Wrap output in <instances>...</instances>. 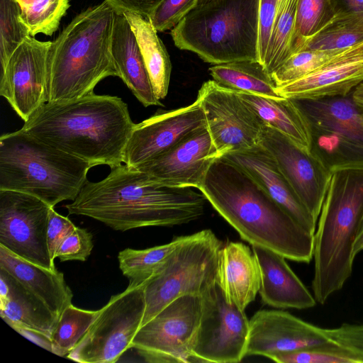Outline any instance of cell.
Returning a JSON list of instances; mask_svg holds the SVG:
<instances>
[{
  "label": "cell",
  "instance_id": "31",
  "mask_svg": "<svg viewBox=\"0 0 363 363\" xmlns=\"http://www.w3.org/2000/svg\"><path fill=\"white\" fill-rule=\"evenodd\" d=\"M362 42L363 10L341 12L308 39L301 50H343Z\"/></svg>",
  "mask_w": 363,
  "mask_h": 363
},
{
  "label": "cell",
  "instance_id": "3",
  "mask_svg": "<svg viewBox=\"0 0 363 363\" xmlns=\"http://www.w3.org/2000/svg\"><path fill=\"white\" fill-rule=\"evenodd\" d=\"M135 125L121 98L93 93L43 104L21 130L92 167L113 168L123 163Z\"/></svg>",
  "mask_w": 363,
  "mask_h": 363
},
{
  "label": "cell",
  "instance_id": "7",
  "mask_svg": "<svg viewBox=\"0 0 363 363\" xmlns=\"http://www.w3.org/2000/svg\"><path fill=\"white\" fill-rule=\"evenodd\" d=\"M259 0H211L172 29L175 46L218 65L258 60Z\"/></svg>",
  "mask_w": 363,
  "mask_h": 363
},
{
  "label": "cell",
  "instance_id": "41",
  "mask_svg": "<svg viewBox=\"0 0 363 363\" xmlns=\"http://www.w3.org/2000/svg\"><path fill=\"white\" fill-rule=\"evenodd\" d=\"M281 0H259L258 61L263 65Z\"/></svg>",
  "mask_w": 363,
  "mask_h": 363
},
{
  "label": "cell",
  "instance_id": "35",
  "mask_svg": "<svg viewBox=\"0 0 363 363\" xmlns=\"http://www.w3.org/2000/svg\"><path fill=\"white\" fill-rule=\"evenodd\" d=\"M21 7L19 18L35 37L42 33L52 35L70 6V0H17Z\"/></svg>",
  "mask_w": 363,
  "mask_h": 363
},
{
  "label": "cell",
  "instance_id": "46",
  "mask_svg": "<svg viewBox=\"0 0 363 363\" xmlns=\"http://www.w3.org/2000/svg\"><path fill=\"white\" fill-rule=\"evenodd\" d=\"M337 13L363 10V0H333Z\"/></svg>",
  "mask_w": 363,
  "mask_h": 363
},
{
  "label": "cell",
  "instance_id": "10",
  "mask_svg": "<svg viewBox=\"0 0 363 363\" xmlns=\"http://www.w3.org/2000/svg\"><path fill=\"white\" fill-rule=\"evenodd\" d=\"M145 285L112 296L67 358L81 363H113L131 348L145 310Z\"/></svg>",
  "mask_w": 363,
  "mask_h": 363
},
{
  "label": "cell",
  "instance_id": "37",
  "mask_svg": "<svg viewBox=\"0 0 363 363\" xmlns=\"http://www.w3.org/2000/svg\"><path fill=\"white\" fill-rule=\"evenodd\" d=\"M341 51L301 50L272 72V79L277 87L291 83L313 72Z\"/></svg>",
  "mask_w": 363,
  "mask_h": 363
},
{
  "label": "cell",
  "instance_id": "15",
  "mask_svg": "<svg viewBox=\"0 0 363 363\" xmlns=\"http://www.w3.org/2000/svg\"><path fill=\"white\" fill-rule=\"evenodd\" d=\"M259 144L273 155L284 177L318 220L333 173L313 152L267 125L262 128Z\"/></svg>",
  "mask_w": 363,
  "mask_h": 363
},
{
  "label": "cell",
  "instance_id": "9",
  "mask_svg": "<svg viewBox=\"0 0 363 363\" xmlns=\"http://www.w3.org/2000/svg\"><path fill=\"white\" fill-rule=\"evenodd\" d=\"M222 246L211 230L189 235L145 284V310L141 326L174 299L185 295L201 296L216 284Z\"/></svg>",
  "mask_w": 363,
  "mask_h": 363
},
{
  "label": "cell",
  "instance_id": "28",
  "mask_svg": "<svg viewBox=\"0 0 363 363\" xmlns=\"http://www.w3.org/2000/svg\"><path fill=\"white\" fill-rule=\"evenodd\" d=\"M121 11L135 33L154 92L159 100L163 99L167 95L172 72L167 50L147 17Z\"/></svg>",
  "mask_w": 363,
  "mask_h": 363
},
{
  "label": "cell",
  "instance_id": "44",
  "mask_svg": "<svg viewBox=\"0 0 363 363\" xmlns=\"http://www.w3.org/2000/svg\"><path fill=\"white\" fill-rule=\"evenodd\" d=\"M120 11H129L148 17L162 0H108Z\"/></svg>",
  "mask_w": 363,
  "mask_h": 363
},
{
  "label": "cell",
  "instance_id": "1",
  "mask_svg": "<svg viewBox=\"0 0 363 363\" xmlns=\"http://www.w3.org/2000/svg\"><path fill=\"white\" fill-rule=\"evenodd\" d=\"M194 189L160 184L123 163L101 181L88 180L65 207L69 215L91 218L116 230L172 226L203 216L207 199Z\"/></svg>",
  "mask_w": 363,
  "mask_h": 363
},
{
  "label": "cell",
  "instance_id": "27",
  "mask_svg": "<svg viewBox=\"0 0 363 363\" xmlns=\"http://www.w3.org/2000/svg\"><path fill=\"white\" fill-rule=\"evenodd\" d=\"M238 93L265 125L311 150V137L307 123L291 99L240 91Z\"/></svg>",
  "mask_w": 363,
  "mask_h": 363
},
{
  "label": "cell",
  "instance_id": "42",
  "mask_svg": "<svg viewBox=\"0 0 363 363\" xmlns=\"http://www.w3.org/2000/svg\"><path fill=\"white\" fill-rule=\"evenodd\" d=\"M324 330L331 340L354 353L363 363V324L344 323Z\"/></svg>",
  "mask_w": 363,
  "mask_h": 363
},
{
  "label": "cell",
  "instance_id": "33",
  "mask_svg": "<svg viewBox=\"0 0 363 363\" xmlns=\"http://www.w3.org/2000/svg\"><path fill=\"white\" fill-rule=\"evenodd\" d=\"M99 310L89 311L67 306L60 315L51 335L52 353L67 355L74 349L93 323Z\"/></svg>",
  "mask_w": 363,
  "mask_h": 363
},
{
  "label": "cell",
  "instance_id": "14",
  "mask_svg": "<svg viewBox=\"0 0 363 363\" xmlns=\"http://www.w3.org/2000/svg\"><path fill=\"white\" fill-rule=\"evenodd\" d=\"M196 99L201 104L206 127L220 157L259 144L265 124L237 90L208 80L202 84Z\"/></svg>",
  "mask_w": 363,
  "mask_h": 363
},
{
  "label": "cell",
  "instance_id": "36",
  "mask_svg": "<svg viewBox=\"0 0 363 363\" xmlns=\"http://www.w3.org/2000/svg\"><path fill=\"white\" fill-rule=\"evenodd\" d=\"M21 7L17 0H0V62L1 69L10 57L28 38V28L21 21Z\"/></svg>",
  "mask_w": 363,
  "mask_h": 363
},
{
  "label": "cell",
  "instance_id": "25",
  "mask_svg": "<svg viewBox=\"0 0 363 363\" xmlns=\"http://www.w3.org/2000/svg\"><path fill=\"white\" fill-rule=\"evenodd\" d=\"M0 267L11 274L26 289L59 318L72 304L73 294L63 273L51 271L9 252L0 245Z\"/></svg>",
  "mask_w": 363,
  "mask_h": 363
},
{
  "label": "cell",
  "instance_id": "48",
  "mask_svg": "<svg viewBox=\"0 0 363 363\" xmlns=\"http://www.w3.org/2000/svg\"><path fill=\"white\" fill-rule=\"evenodd\" d=\"M363 250V221L358 233V235L355 240L354 247H353V254L356 256L360 252Z\"/></svg>",
  "mask_w": 363,
  "mask_h": 363
},
{
  "label": "cell",
  "instance_id": "2",
  "mask_svg": "<svg viewBox=\"0 0 363 363\" xmlns=\"http://www.w3.org/2000/svg\"><path fill=\"white\" fill-rule=\"evenodd\" d=\"M217 212L252 245L309 263L314 234L298 224L246 171L225 157L211 164L199 188Z\"/></svg>",
  "mask_w": 363,
  "mask_h": 363
},
{
  "label": "cell",
  "instance_id": "19",
  "mask_svg": "<svg viewBox=\"0 0 363 363\" xmlns=\"http://www.w3.org/2000/svg\"><path fill=\"white\" fill-rule=\"evenodd\" d=\"M324 328L279 310H260L250 320L246 356L259 355L271 359L330 342Z\"/></svg>",
  "mask_w": 363,
  "mask_h": 363
},
{
  "label": "cell",
  "instance_id": "21",
  "mask_svg": "<svg viewBox=\"0 0 363 363\" xmlns=\"http://www.w3.org/2000/svg\"><path fill=\"white\" fill-rule=\"evenodd\" d=\"M223 156L246 171L298 224L315 234L317 220L284 177L273 155L265 147L258 144Z\"/></svg>",
  "mask_w": 363,
  "mask_h": 363
},
{
  "label": "cell",
  "instance_id": "29",
  "mask_svg": "<svg viewBox=\"0 0 363 363\" xmlns=\"http://www.w3.org/2000/svg\"><path fill=\"white\" fill-rule=\"evenodd\" d=\"M208 71L214 81L227 88L267 96L281 97L272 74L258 60L213 65Z\"/></svg>",
  "mask_w": 363,
  "mask_h": 363
},
{
  "label": "cell",
  "instance_id": "20",
  "mask_svg": "<svg viewBox=\"0 0 363 363\" xmlns=\"http://www.w3.org/2000/svg\"><path fill=\"white\" fill-rule=\"evenodd\" d=\"M363 82V42L335 55L309 74L277 86L279 96L320 99L345 96Z\"/></svg>",
  "mask_w": 363,
  "mask_h": 363
},
{
  "label": "cell",
  "instance_id": "23",
  "mask_svg": "<svg viewBox=\"0 0 363 363\" xmlns=\"http://www.w3.org/2000/svg\"><path fill=\"white\" fill-rule=\"evenodd\" d=\"M217 284L226 301L241 310L255 300L261 286V272L250 248L240 242H228L219 251Z\"/></svg>",
  "mask_w": 363,
  "mask_h": 363
},
{
  "label": "cell",
  "instance_id": "4",
  "mask_svg": "<svg viewBox=\"0 0 363 363\" xmlns=\"http://www.w3.org/2000/svg\"><path fill=\"white\" fill-rule=\"evenodd\" d=\"M116 8L108 1L77 14L47 55L48 101H68L93 94L108 77H119L111 53Z\"/></svg>",
  "mask_w": 363,
  "mask_h": 363
},
{
  "label": "cell",
  "instance_id": "13",
  "mask_svg": "<svg viewBox=\"0 0 363 363\" xmlns=\"http://www.w3.org/2000/svg\"><path fill=\"white\" fill-rule=\"evenodd\" d=\"M51 208L32 195L0 189V245L25 260L56 271L47 240Z\"/></svg>",
  "mask_w": 363,
  "mask_h": 363
},
{
  "label": "cell",
  "instance_id": "30",
  "mask_svg": "<svg viewBox=\"0 0 363 363\" xmlns=\"http://www.w3.org/2000/svg\"><path fill=\"white\" fill-rule=\"evenodd\" d=\"M189 235L175 238L170 242L143 250L125 248L119 252L118 259L129 286L145 285L161 269L172 252Z\"/></svg>",
  "mask_w": 363,
  "mask_h": 363
},
{
  "label": "cell",
  "instance_id": "16",
  "mask_svg": "<svg viewBox=\"0 0 363 363\" xmlns=\"http://www.w3.org/2000/svg\"><path fill=\"white\" fill-rule=\"evenodd\" d=\"M50 43L30 35L1 71L0 95L23 121L48 102L47 55Z\"/></svg>",
  "mask_w": 363,
  "mask_h": 363
},
{
  "label": "cell",
  "instance_id": "17",
  "mask_svg": "<svg viewBox=\"0 0 363 363\" xmlns=\"http://www.w3.org/2000/svg\"><path fill=\"white\" fill-rule=\"evenodd\" d=\"M206 125L205 114L198 99L187 106L157 112L135 123L125 149L123 163L137 167Z\"/></svg>",
  "mask_w": 363,
  "mask_h": 363
},
{
  "label": "cell",
  "instance_id": "40",
  "mask_svg": "<svg viewBox=\"0 0 363 363\" xmlns=\"http://www.w3.org/2000/svg\"><path fill=\"white\" fill-rule=\"evenodd\" d=\"M92 235L86 229L77 227L60 243L56 258L61 262L78 260L84 262L93 249Z\"/></svg>",
  "mask_w": 363,
  "mask_h": 363
},
{
  "label": "cell",
  "instance_id": "6",
  "mask_svg": "<svg viewBox=\"0 0 363 363\" xmlns=\"http://www.w3.org/2000/svg\"><path fill=\"white\" fill-rule=\"evenodd\" d=\"M91 167L21 129L0 137V189L32 195L51 207L74 200Z\"/></svg>",
  "mask_w": 363,
  "mask_h": 363
},
{
  "label": "cell",
  "instance_id": "34",
  "mask_svg": "<svg viewBox=\"0 0 363 363\" xmlns=\"http://www.w3.org/2000/svg\"><path fill=\"white\" fill-rule=\"evenodd\" d=\"M298 0H281L263 65L272 74L291 56Z\"/></svg>",
  "mask_w": 363,
  "mask_h": 363
},
{
  "label": "cell",
  "instance_id": "8",
  "mask_svg": "<svg viewBox=\"0 0 363 363\" xmlns=\"http://www.w3.org/2000/svg\"><path fill=\"white\" fill-rule=\"evenodd\" d=\"M352 92L315 99H291L307 123L311 151L332 173L363 169V110Z\"/></svg>",
  "mask_w": 363,
  "mask_h": 363
},
{
  "label": "cell",
  "instance_id": "47",
  "mask_svg": "<svg viewBox=\"0 0 363 363\" xmlns=\"http://www.w3.org/2000/svg\"><path fill=\"white\" fill-rule=\"evenodd\" d=\"M352 95L355 104L363 110V82L352 90Z\"/></svg>",
  "mask_w": 363,
  "mask_h": 363
},
{
  "label": "cell",
  "instance_id": "39",
  "mask_svg": "<svg viewBox=\"0 0 363 363\" xmlns=\"http://www.w3.org/2000/svg\"><path fill=\"white\" fill-rule=\"evenodd\" d=\"M199 0H162L147 17L157 32L172 29Z\"/></svg>",
  "mask_w": 363,
  "mask_h": 363
},
{
  "label": "cell",
  "instance_id": "11",
  "mask_svg": "<svg viewBox=\"0 0 363 363\" xmlns=\"http://www.w3.org/2000/svg\"><path fill=\"white\" fill-rule=\"evenodd\" d=\"M201 306L199 296L174 299L139 328L131 348L147 362H191Z\"/></svg>",
  "mask_w": 363,
  "mask_h": 363
},
{
  "label": "cell",
  "instance_id": "18",
  "mask_svg": "<svg viewBox=\"0 0 363 363\" xmlns=\"http://www.w3.org/2000/svg\"><path fill=\"white\" fill-rule=\"evenodd\" d=\"M218 157L206 125L136 168L160 184L199 189L211 164Z\"/></svg>",
  "mask_w": 363,
  "mask_h": 363
},
{
  "label": "cell",
  "instance_id": "45",
  "mask_svg": "<svg viewBox=\"0 0 363 363\" xmlns=\"http://www.w3.org/2000/svg\"><path fill=\"white\" fill-rule=\"evenodd\" d=\"M10 327L34 344L52 352L51 339L46 335L23 326L12 325Z\"/></svg>",
  "mask_w": 363,
  "mask_h": 363
},
{
  "label": "cell",
  "instance_id": "12",
  "mask_svg": "<svg viewBox=\"0 0 363 363\" xmlns=\"http://www.w3.org/2000/svg\"><path fill=\"white\" fill-rule=\"evenodd\" d=\"M201 298V320L191 362H241L246 357L250 330L245 311L228 302L217 284Z\"/></svg>",
  "mask_w": 363,
  "mask_h": 363
},
{
  "label": "cell",
  "instance_id": "49",
  "mask_svg": "<svg viewBox=\"0 0 363 363\" xmlns=\"http://www.w3.org/2000/svg\"><path fill=\"white\" fill-rule=\"evenodd\" d=\"M209 1H211V0H199L198 4H197V5L205 4V3H206V2Z\"/></svg>",
  "mask_w": 363,
  "mask_h": 363
},
{
  "label": "cell",
  "instance_id": "43",
  "mask_svg": "<svg viewBox=\"0 0 363 363\" xmlns=\"http://www.w3.org/2000/svg\"><path fill=\"white\" fill-rule=\"evenodd\" d=\"M76 228L67 218L56 212L51 208L49 212L47 240L50 255L52 261L56 258V252L64 238Z\"/></svg>",
  "mask_w": 363,
  "mask_h": 363
},
{
  "label": "cell",
  "instance_id": "24",
  "mask_svg": "<svg viewBox=\"0 0 363 363\" xmlns=\"http://www.w3.org/2000/svg\"><path fill=\"white\" fill-rule=\"evenodd\" d=\"M111 53L119 77L145 106H162L152 88L136 37L122 11L116 9Z\"/></svg>",
  "mask_w": 363,
  "mask_h": 363
},
{
  "label": "cell",
  "instance_id": "5",
  "mask_svg": "<svg viewBox=\"0 0 363 363\" xmlns=\"http://www.w3.org/2000/svg\"><path fill=\"white\" fill-rule=\"evenodd\" d=\"M314 234L313 295L324 304L352 273L353 247L363 221V169L335 171Z\"/></svg>",
  "mask_w": 363,
  "mask_h": 363
},
{
  "label": "cell",
  "instance_id": "32",
  "mask_svg": "<svg viewBox=\"0 0 363 363\" xmlns=\"http://www.w3.org/2000/svg\"><path fill=\"white\" fill-rule=\"evenodd\" d=\"M333 0H298L291 55L300 51L306 41L336 15Z\"/></svg>",
  "mask_w": 363,
  "mask_h": 363
},
{
  "label": "cell",
  "instance_id": "26",
  "mask_svg": "<svg viewBox=\"0 0 363 363\" xmlns=\"http://www.w3.org/2000/svg\"><path fill=\"white\" fill-rule=\"evenodd\" d=\"M0 315L9 325L39 331L51 339L58 318L11 274L0 267Z\"/></svg>",
  "mask_w": 363,
  "mask_h": 363
},
{
  "label": "cell",
  "instance_id": "38",
  "mask_svg": "<svg viewBox=\"0 0 363 363\" xmlns=\"http://www.w3.org/2000/svg\"><path fill=\"white\" fill-rule=\"evenodd\" d=\"M270 359L278 363H362L354 353L333 340L323 345L276 354Z\"/></svg>",
  "mask_w": 363,
  "mask_h": 363
},
{
  "label": "cell",
  "instance_id": "22",
  "mask_svg": "<svg viewBox=\"0 0 363 363\" xmlns=\"http://www.w3.org/2000/svg\"><path fill=\"white\" fill-rule=\"evenodd\" d=\"M261 272L259 291L262 301L277 308L307 309L316 301L280 254L258 245H252Z\"/></svg>",
  "mask_w": 363,
  "mask_h": 363
}]
</instances>
